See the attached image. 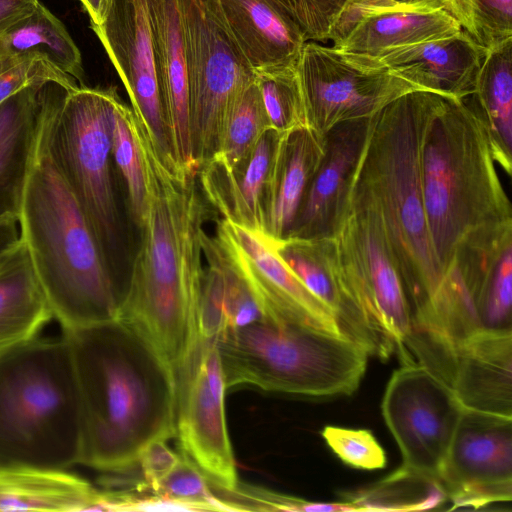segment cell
<instances>
[{
  "label": "cell",
  "mask_w": 512,
  "mask_h": 512,
  "mask_svg": "<svg viewBox=\"0 0 512 512\" xmlns=\"http://www.w3.org/2000/svg\"><path fill=\"white\" fill-rule=\"evenodd\" d=\"M439 485L453 508L512 499V418L463 409Z\"/></svg>",
  "instance_id": "5bb4252c"
},
{
  "label": "cell",
  "mask_w": 512,
  "mask_h": 512,
  "mask_svg": "<svg viewBox=\"0 0 512 512\" xmlns=\"http://www.w3.org/2000/svg\"><path fill=\"white\" fill-rule=\"evenodd\" d=\"M91 28L128 93L131 108L162 156L175 163L158 81L146 0H114ZM177 165V164H176Z\"/></svg>",
  "instance_id": "2e32d148"
},
{
  "label": "cell",
  "mask_w": 512,
  "mask_h": 512,
  "mask_svg": "<svg viewBox=\"0 0 512 512\" xmlns=\"http://www.w3.org/2000/svg\"><path fill=\"white\" fill-rule=\"evenodd\" d=\"M332 238L342 283L375 355L387 359L398 352L406 363L412 330L408 296L381 216L356 173Z\"/></svg>",
  "instance_id": "9c48e42d"
},
{
  "label": "cell",
  "mask_w": 512,
  "mask_h": 512,
  "mask_svg": "<svg viewBox=\"0 0 512 512\" xmlns=\"http://www.w3.org/2000/svg\"><path fill=\"white\" fill-rule=\"evenodd\" d=\"M39 0H0V36L31 14Z\"/></svg>",
  "instance_id": "60d3db41"
},
{
  "label": "cell",
  "mask_w": 512,
  "mask_h": 512,
  "mask_svg": "<svg viewBox=\"0 0 512 512\" xmlns=\"http://www.w3.org/2000/svg\"><path fill=\"white\" fill-rule=\"evenodd\" d=\"M254 72L270 127L285 133L306 126L296 65L273 66Z\"/></svg>",
  "instance_id": "d6a6232c"
},
{
  "label": "cell",
  "mask_w": 512,
  "mask_h": 512,
  "mask_svg": "<svg viewBox=\"0 0 512 512\" xmlns=\"http://www.w3.org/2000/svg\"><path fill=\"white\" fill-rule=\"evenodd\" d=\"M270 127L255 78L236 96L225 117L217 159L231 168L253 149Z\"/></svg>",
  "instance_id": "1f68e13d"
},
{
  "label": "cell",
  "mask_w": 512,
  "mask_h": 512,
  "mask_svg": "<svg viewBox=\"0 0 512 512\" xmlns=\"http://www.w3.org/2000/svg\"><path fill=\"white\" fill-rule=\"evenodd\" d=\"M381 409L401 451L402 468L439 484L464 409L451 387L419 363L402 364L388 381Z\"/></svg>",
  "instance_id": "7c38bea8"
},
{
  "label": "cell",
  "mask_w": 512,
  "mask_h": 512,
  "mask_svg": "<svg viewBox=\"0 0 512 512\" xmlns=\"http://www.w3.org/2000/svg\"><path fill=\"white\" fill-rule=\"evenodd\" d=\"M321 435L330 449L347 465L366 470L386 466V453L368 430L329 425L323 428Z\"/></svg>",
  "instance_id": "74e56055"
},
{
  "label": "cell",
  "mask_w": 512,
  "mask_h": 512,
  "mask_svg": "<svg viewBox=\"0 0 512 512\" xmlns=\"http://www.w3.org/2000/svg\"><path fill=\"white\" fill-rule=\"evenodd\" d=\"M154 57L172 155L198 174L194 159L187 61L177 0H146Z\"/></svg>",
  "instance_id": "ffe728a7"
},
{
  "label": "cell",
  "mask_w": 512,
  "mask_h": 512,
  "mask_svg": "<svg viewBox=\"0 0 512 512\" xmlns=\"http://www.w3.org/2000/svg\"><path fill=\"white\" fill-rule=\"evenodd\" d=\"M442 5L486 50L512 39V0H442Z\"/></svg>",
  "instance_id": "836d02e7"
},
{
  "label": "cell",
  "mask_w": 512,
  "mask_h": 512,
  "mask_svg": "<svg viewBox=\"0 0 512 512\" xmlns=\"http://www.w3.org/2000/svg\"><path fill=\"white\" fill-rule=\"evenodd\" d=\"M225 23L254 70L295 66L306 40L279 0H218Z\"/></svg>",
  "instance_id": "603a6c76"
},
{
  "label": "cell",
  "mask_w": 512,
  "mask_h": 512,
  "mask_svg": "<svg viewBox=\"0 0 512 512\" xmlns=\"http://www.w3.org/2000/svg\"><path fill=\"white\" fill-rule=\"evenodd\" d=\"M306 41L329 40L349 0H279Z\"/></svg>",
  "instance_id": "f35d334b"
},
{
  "label": "cell",
  "mask_w": 512,
  "mask_h": 512,
  "mask_svg": "<svg viewBox=\"0 0 512 512\" xmlns=\"http://www.w3.org/2000/svg\"><path fill=\"white\" fill-rule=\"evenodd\" d=\"M215 235L241 272L262 319L345 336L334 313L279 258L270 237L225 219L217 222Z\"/></svg>",
  "instance_id": "9a60e30c"
},
{
  "label": "cell",
  "mask_w": 512,
  "mask_h": 512,
  "mask_svg": "<svg viewBox=\"0 0 512 512\" xmlns=\"http://www.w3.org/2000/svg\"><path fill=\"white\" fill-rule=\"evenodd\" d=\"M272 241L284 264L334 313L343 334L374 355L371 337L342 283L332 236Z\"/></svg>",
  "instance_id": "cb8c5ba5"
},
{
  "label": "cell",
  "mask_w": 512,
  "mask_h": 512,
  "mask_svg": "<svg viewBox=\"0 0 512 512\" xmlns=\"http://www.w3.org/2000/svg\"><path fill=\"white\" fill-rule=\"evenodd\" d=\"M325 154V135L307 126L282 133L274 162L264 234L289 236L306 191Z\"/></svg>",
  "instance_id": "d4e9b609"
},
{
  "label": "cell",
  "mask_w": 512,
  "mask_h": 512,
  "mask_svg": "<svg viewBox=\"0 0 512 512\" xmlns=\"http://www.w3.org/2000/svg\"><path fill=\"white\" fill-rule=\"evenodd\" d=\"M53 156L78 199L118 282L122 221L112 158L115 87H43Z\"/></svg>",
  "instance_id": "ba28073f"
},
{
  "label": "cell",
  "mask_w": 512,
  "mask_h": 512,
  "mask_svg": "<svg viewBox=\"0 0 512 512\" xmlns=\"http://www.w3.org/2000/svg\"><path fill=\"white\" fill-rule=\"evenodd\" d=\"M20 240L18 215L9 214L0 218V260Z\"/></svg>",
  "instance_id": "b9f144b4"
},
{
  "label": "cell",
  "mask_w": 512,
  "mask_h": 512,
  "mask_svg": "<svg viewBox=\"0 0 512 512\" xmlns=\"http://www.w3.org/2000/svg\"><path fill=\"white\" fill-rule=\"evenodd\" d=\"M306 126L325 135L336 125L374 116L419 90L374 58L306 41L296 64Z\"/></svg>",
  "instance_id": "8fae6325"
},
{
  "label": "cell",
  "mask_w": 512,
  "mask_h": 512,
  "mask_svg": "<svg viewBox=\"0 0 512 512\" xmlns=\"http://www.w3.org/2000/svg\"><path fill=\"white\" fill-rule=\"evenodd\" d=\"M62 335L80 397L81 465L122 472L149 442L176 436L175 374L130 323L116 319Z\"/></svg>",
  "instance_id": "3957f363"
},
{
  "label": "cell",
  "mask_w": 512,
  "mask_h": 512,
  "mask_svg": "<svg viewBox=\"0 0 512 512\" xmlns=\"http://www.w3.org/2000/svg\"><path fill=\"white\" fill-rule=\"evenodd\" d=\"M101 498L68 470L0 465V511H100Z\"/></svg>",
  "instance_id": "484cf974"
},
{
  "label": "cell",
  "mask_w": 512,
  "mask_h": 512,
  "mask_svg": "<svg viewBox=\"0 0 512 512\" xmlns=\"http://www.w3.org/2000/svg\"><path fill=\"white\" fill-rule=\"evenodd\" d=\"M90 17L91 24L100 25L107 17L114 0H79Z\"/></svg>",
  "instance_id": "7bdbcfd3"
},
{
  "label": "cell",
  "mask_w": 512,
  "mask_h": 512,
  "mask_svg": "<svg viewBox=\"0 0 512 512\" xmlns=\"http://www.w3.org/2000/svg\"><path fill=\"white\" fill-rule=\"evenodd\" d=\"M52 318L28 251L20 239L0 260V352L39 336Z\"/></svg>",
  "instance_id": "4316f807"
},
{
  "label": "cell",
  "mask_w": 512,
  "mask_h": 512,
  "mask_svg": "<svg viewBox=\"0 0 512 512\" xmlns=\"http://www.w3.org/2000/svg\"><path fill=\"white\" fill-rule=\"evenodd\" d=\"M112 158L125 187L129 214L139 227L145 213L147 197L139 123L132 108L120 97L116 100L113 111Z\"/></svg>",
  "instance_id": "4dcf8cb0"
},
{
  "label": "cell",
  "mask_w": 512,
  "mask_h": 512,
  "mask_svg": "<svg viewBox=\"0 0 512 512\" xmlns=\"http://www.w3.org/2000/svg\"><path fill=\"white\" fill-rule=\"evenodd\" d=\"M446 383L464 409L512 418V329L481 328L457 342Z\"/></svg>",
  "instance_id": "d6986e66"
},
{
  "label": "cell",
  "mask_w": 512,
  "mask_h": 512,
  "mask_svg": "<svg viewBox=\"0 0 512 512\" xmlns=\"http://www.w3.org/2000/svg\"><path fill=\"white\" fill-rule=\"evenodd\" d=\"M487 52L461 29L448 37L389 49L372 58L419 90L464 99L475 92Z\"/></svg>",
  "instance_id": "7402d4cb"
},
{
  "label": "cell",
  "mask_w": 512,
  "mask_h": 512,
  "mask_svg": "<svg viewBox=\"0 0 512 512\" xmlns=\"http://www.w3.org/2000/svg\"><path fill=\"white\" fill-rule=\"evenodd\" d=\"M227 387L215 341L200 342L177 376L176 436L183 454L225 492L238 484L224 397Z\"/></svg>",
  "instance_id": "4fadbf2b"
},
{
  "label": "cell",
  "mask_w": 512,
  "mask_h": 512,
  "mask_svg": "<svg viewBox=\"0 0 512 512\" xmlns=\"http://www.w3.org/2000/svg\"><path fill=\"white\" fill-rule=\"evenodd\" d=\"M187 61L194 159L200 169L218 152L227 112L255 78L230 33L218 0H177Z\"/></svg>",
  "instance_id": "30bf717a"
},
{
  "label": "cell",
  "mask_w": 512,
  "mask_h": 512,
  "mask_svg": "<svg viewBox=\"0 0 512 512\" xmlns=\"http://www.w3.org/2000/svg\"><path fill=\"white\" fill-rule=\"evenodd\" d=\"M371 118L340 123L325 134V154L287 238L332 236L362 157Z\"/></svg>",
  "instance_id": "ac0fdd59"
},
{
  "label": "cell",
  "mask_w": 512,
  "mask_h": 512,
  "mask_svg": "<svg viewBox=\"0 0 512 512\" xmlns=\"http://www.w3.org/2000/svg\"><path fill=\"white\" fill-rule=\"evenodd\" d=\"M18 222L20 239L62 331L119 319L126 293L53 156L43 88Z\"/></svg>",
  "instance_id": "277c9868"
},
{
  "label": "cell",
  "mask_w": 512,
  "mask_h": 512,
  "mask_svg": "<svg viewBox=\"0 0 512 512\" xmlns=\"http://www.w3.org/2000/svg\"><path fill=\"white\" fill-rule=\"evenodd\" d=\"M182 456L172 451L165 440L149 442L141 450L138 462L146 484L153 490L176 467Z\"/></svg>",
  "instance_id": "ab89813d"
},
{
  "label": "cell",
  "mask_w": 512,
  "mask_h": 512,
  "mask_svg": "<svg viewBox=\"0 0 512 512\" xmlns=\"http://www.w3.org/2000/svg\"><path fill=\"white\" fill-rule=\"evenodd\" d=\"M420 180L434 254L448 287H477L512 242V209L483 120L467 98L424 91Z\"/></svg>",
  "instance_id": "6da1fadb"
},
{
  "label": "cell",
  "mask_w": 512,
  "mask_h": 512,
  "mask_svg": "<svg viewBox=\"0 0 512 512\" xmlns=\"http://www.w3.org/2000/svg\"><path fill=\"white\" fill-rule=\"evenodd\" d=\"M423 90L396 98L371 118L356 178L381 216L408 296L412 329L440 330L450 310L445 278L434 254L420 180Z\"/></svg>",
  "instance_id": "5b68a950"
},
{
  "label": "cell",
  "mask_w": 512,
  "mask_h": 512,
  "mask_svg": "<svg viewBox=\"0 0 512 512\" xmlns=\"http://www.w3.org/2000/svg\"><path fill=\"white\" fill-rule=\"evenodd\" d=\"M460 30L444 9L404 6L391 0H349L328 41L341 51L376 57L389 49L448 37Z\"/></svg>",
  "instance_id": "e0dca14e"
},
{
  "label": "cell",
  "mask_w": 512,
  "mask_h": 512,
  "mask_svg": "<svg viewBox=\"0 0 512 512\" xmlns=\"http://www.w3.org/2000/svg\"><path fill=\"white\" fill-rule=\"evenodd\" d=\"M396 4L421 8L443 9L442 0H391Z\"/></svg>",
  "instance_id": "ee69618b"
},
{
  "label": "cell",
  "mask_w": 512,
  "mask_h": 512,
  "mask_svg": "<svg viewBox=\"0 0 512 512\" xmlns=\"http://www.w3.org/2000/svg\"><path fill=\"white\" fill-rule=\"evenodd\" d=\"M44 85L29 86L0 104V218L19 212Z\"/></svg>",
  "instance_id": "83f0119b"
},
{
  "label": "cell",
  "mask_w": 512,
  "mask_h": 512,
  "mask_svg": "<svg viewBox=\"0 0 512 512\" xmlns=\"http://www.w3.org/2000/svg\"><path fill=\"white\" fill-rule=\"evenodd\" d=\"M78 385L65 337L0 352V465L69 470L81 465Z\"/></svg>",
  "instance_id": "8992f818"
},
{
  "label": "cell",
  "mask_w": 512,
  "mask_h": 512,
  "mask_svg": "<svg viewBox=\"0 0 512 512\" xmlns=\"http://www.w3.org/2000/svg\"><path fill=\"white\" fill-rule=\"evenodd\" d=\"M35 53L83 84L79 48L63 23L39 2L34 11L0 36V55Z\"/></svg>",
  "instance_id": "f546056e"
},
{
  "label": "cell",
  "mask_w": 512,
  "mask_h": 512,
  "mask_svg": "<svg viewBox=\"0 0 512 512\" xmlns=\"http://www.w3.org/2000/svg\"><path fill=\"white\" fill-rule=\"evenodd\" d=\"M215 343L227 388L253 385L310 397L354 393L369 356L346 336L264 319L231 330Z\"/></svg>",
  "instance_id": "52a82bcc"
},
{
  "label": "cell",
  "mask_w": 512,
  "mask_h": 512,
  "mask_svg": "<svg viewBox=\"0 0 512 512\" xmlns=\"http://www.w3.org/2000/svg\"><path fill=\"white\" fill-rule=\"evenodd\" d=\"M210 481L186 455L176 467L153 489L154 494L183 503L192 511H237L221 497L215 495Z\"/></svg>",
  "instance_id": "e575fe53"
},
{
  "label": "cell",
  "mask_w": 512,
  "mask_h": 512,
  "mask_svg": "<svg viewBox=\"0 0 512 512\" xmlns=\"http://www.w3.org/2000/svg\"><path fill=\"white\" fill-rule=\"evenodd\" d=\"M138 123L146 209L119 319L130 323L177 377L200 343L201 235L209 211L198 174L164 159Z\"/></svg>",
  "instance_id": "7a4b0ae2"
},
{
  "label": "cell",
  "mask_w": 512,
  "mask_h": 512,
  "mask_svg": "<svg viewBox=\"0 0 512 512\" xmlns=\"http://www.w3.org/2000/svg\"><path fill=\"white\" fill-rule=\"evenodd\" d=\"M487 129L495 162L512 172V39L488 50L469 96Z\"/></svg>",
  "instance_id": "f1b7e54d"
},
{
  "label": "cell",
  "mask_w": 512,
  "mask_h": 512,
  "mask_svg": "<svg viewBox=\"0 0 512 512\" xmlns=\"http://www.w3.org/2000/svg\"><path fill=\"white\" fill-rule=\"evenodd\" d=\"M512 242L496 257L477 299L483 328L511 329Z\"/></svg>",
  "instance_id": "d590c367"
},
{
  "label": "cell",
  "mask_w": 512,
  "mask_h": 512,
  "mask_svg": "<svg viewBox=\"0 0 512 512\" xmlns=\"http://www.w3.org/2000/svg\"><path fill=\"white\" fill-rule=\"evenodd\" d=\"M57 83L67 90L81 86L35 53L0 55V104L36 84Z\"/></svg>",
  "instance_id": "8d00e7d4"
},
{
  "label": "cell",
  "mask_w": 512,
  "mask_h": 512,
  "mask_svg": "<svg viewBox=\"0 0 512 512\" xmlns=\"http://www.w3.org/2000/svg\"><path fill=\"white\" fill-rule=\"evenodd\" d=\"M281 135L268 127L251 152L233 167L211 159L199 169L201 191L223 219L264 234L270 182Z\"/></svg>",
  "instance_id": "44dd1931"
}]
</instances>
